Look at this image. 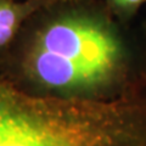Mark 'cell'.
Segmentation results:
<instances>
[{
	"label": "cell",
	"mask_w": 146,
	"mask_h": 146,
	"mask_svg": "<svg viewBox=\"0 0 146 146\" xmlns=\"http://www.w3.org/2000/svg\"><path fill=\"white\" fill-rule=\"evenodd\" d=\"M0 77L35 96L118 100L146 86V33L102 0H46L0 60Z\"/></svg>",
	"instance_id": "obj_1"
},
{
	"label": "cell",
	"mask_w": 146,
	"mask_h": 146,
	"mask_svg": "<svg viewBox=\"0 0 146 146\" xmlns=\"http://www.w3.org/2000/svg\"><path fill=\"white\" fill-rule=\"evenodd\" d=\"M0 146H146V86L113 101H68L0 77Z\"/></svg>",
	"instance_id": "obj_2"
},
{
	"label": "cell",
	"mask_w": 146,
	"mask_h": 146,
	"mask_svg": "<svg viewBox=\"0 0 146 146\" xmlns=\"http://www.w3.org/2000/svg\"><path fill=\"white\" fill-rule=\"evenodd\" d=\"M46 0H0V60L11 49L26 21Z\"/></svg>",
	"instance_id": "obj_3"
},
{
	"label": "cell",
	"mask_w": 146,
	"mask_h": 146,
	"mask_svg": "<svg viewBox=\"0 0 146 146\" xmlns=\"http://www.w3.org/2000/svg\"><path fill=\"white\" fill-rule=\"evenodd\" d=\"M102 1L118 20L125 23H131L139 10L144 4H146V0H102Z\"/></svg>",
	"instance_id": "obj_4"
},
{
	"label": "cell",
	"mask_w": 146,
	"mask_h": 146,
	"mask_svg": "<svg viewBox=\"0 0 146 146\" xmlns=\"http://www.w3.org/2000/svg\"><path fill=\"white\" fill-rule=\"evenodd\" d=\"M144 32L146 33V20H145V22H144Z\"/></svg>",
	"instance_id": "obj_5"
}]
</instances>
